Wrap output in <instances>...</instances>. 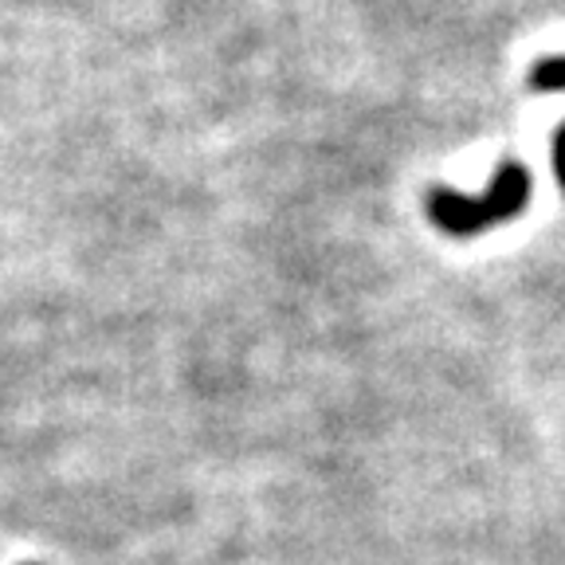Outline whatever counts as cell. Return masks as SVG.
<instances>
[{
  "label": "cell",
  "instance_id": "6da1fadb",
  "mask_svg": "<svg viewBox=\"0 0 565 565\" xmlns=\"http://www.w3.org/2000/svg\"><path fill=\"white\" fill-rule=\"evenodd\" d=\"M526 204H530V173L519 161H503V166L494 169L491 185L479 196H463L448 185H433L428 196H424L428 221L459 239L479 236V232H491L499 224L514 221Z\"/></svg>",
  "mask_w": 565,
  "mask_h": 565
},
{
  "label": "cell",
  "instance_id": "7a4b0ae2",
  "mask_svg": "<svg viewBox=\"0 0 565 565\" xmlns=\"http://www.w3.org/2000/svg\"><path fill=\"white\" fill-rule=\"evenodd\" d=\"M530 87L539 90H565V55H546L530 67Z\"/></svg>",
  "mask_w": 565,
  "mask_h": 565
},
{
  "label": "cell",
  "instance_id": "3957f363",
  "mask_svg": "<svg viewBox=\"0 0 565 565\" xmlns=\"http://www.w3.org/2000/svg\"><path fill=\"white\" fill-rule=\"evenodd\" d=\"M554 177L565 193V122L557 126V134H554Z\"/></svg>",
  "mask_w": 565,
  "mask_h": 565
}]
</instances>
